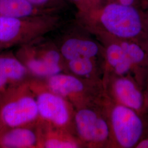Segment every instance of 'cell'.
<instances>
[{"label": "cell", "mask_w": 148, "mask_h": 148, "mask_svg": "<svg viewBox=\"0 0 148 148\" xmlns=\"http://www.w3.org/2000/svg\"><path fill=\"white\" fill-rule=\"evenodd\" d=\"M1 101L0 120L9 128L25 126L39 116L35 97L29 82L22 83L5 93Z\"/></svg>", "instance_id": "1"}, {"label": "cell", "mask_w": 148, "mask_h": 148, "mask_svg": "<svg viewBox=\"0 0 148 148\" xmlns=\"http://www.w3.org/2000/svg\"><path fill=\"white\" fill-rule=\"evenodd\" d=\"M49 25L45 16L29 18L0 16V47L31 43Z\"/></svg>", "instance_id": "2"}, {"label": "cell", "mask_w": 148, "mask_h": 148, "mask_svg": "<svg viewBox=\"0 0 148 148\" xmlns=\"http://www.w3.org/2000/svg\"><path fill=\"white\" fill-rule=\"evenodd\" d=\"M101 21L108 32L123 38L136 37L143 30V16L134 6L120 3L106 5L102 11Z\"/></svg>", "instance_id": "3"}, {"label": "cell", "mask_w": 148, "mask_h": 148, "mask_svg": "<svg viewBox=\"0 0 148 148\" xmlns=\"http://www.w3.org/2000/svg\"><path fill=\"white\" fill-rule=\"evenodd\" d=\"M114 134L122 147L130 148L136 145L143 131V124L134 110L123 105L114 107L111 112Z\"/></svg>", "instance_id": "4"}, {"label": "cell", "mask_w": 148, "mask_h": 148, "mask_svg": "<svg viewBox=\"0 0 148 148\" xmlns=\"http://www.w3.org/2000/svg\"><path fill=\"white\" fill-rule=\"evenodd\" d=\"M30 89L35 97L39 116L58 127H63L70 120V111L63 97L49 90H41L38 84L29 82Z\"/></svg>", "instance_id": "5"}, {"label": "cell", "mask_w": 148, "mask_h": 148, "mask_svg": "<svg viewBox=\"0 0 148 148\" xmlns=\"http://www.w3.org/2000/svg\"><path fill=\"white\" fill-rule=\"evenodd\" d=\"M75 121L77 132L85 141L101 143L109 137V128L107 122L91 109L79 110L76 114Z\"/></svg>", "instance_id": "6"}, {"label": "cell", "mask_w": 148, "mask_h": 148, "mask_svg": "<svg viewBox=\"0 0 148 148\" xmlns=\"http://www.w3.org/2000/svg\"><path fill=\"white\" fill-rule=\"evenodd\" d=\"M28 73L21 60L11 56H0V94L21 84Z\"/></svg>", "instance_id": "7"}, {"label": "cell", "mask_w": 148, "mask_h": 148, "mask_svg": "<svg viewBox=\"0 0 148 148\" xmlns=\"http://www.w3.org/2000/svg\"><path fill=\"white\" fill-rule=\"evenodd\" d=\"M38 143L36 133L27 126L11 128L2 134L0 137L1 148H35Z\"/></svg>", "instance_id": "8"}, {"label": "cell", "mask_w": 148, "mask_h": 148, "mask_svg": "<svg viewBox=\"0 0 148 148\" xmlns=\"http://www.w3.org/2000/svg\"><path fill=\"white\" fill-rule=\"evenodd\" d=\"M24 49L23 64L28 71L38 77H49L60 73L62 69L60 64L48 61L35 53L28 44Z\"/></svg>", "instance_id": "9"}, {"label": "cell", "mask_w": 148, "mask_h": 148, "mask_svg": "<svg viewBox=\"0 0 148 148\" xmlns=\"http://www.w3.org/2000/svg\"><path fill=\"white\" fill-rule=\"evenodd\" d=\"M45 8L37 7L27 0H0V16L29 18L45 16Z\"/></svg>", "instance_id": "10"}, {"label": "cell", "mask_w": 148, "mask_h": 148, "mask_svg": "<svg viewBox=\"0 0 148 148\" xmlns=\"http://www.w3.org/2000/svg\"><path fill=\"white\" fill-rule=\"evenodd\" d=\"M47 85L49 90L64 98L79 93L85 87L77 77L60 73L48 77Z\"/></svg>", "instance_id": "11"}, {"label": "cell", "mask_w": 148, "mask_h": 148, "mask_svg": "<svg viewBox=\"0 0 148 148\" xmlns=\"http://www.w3.org/2000/svg\"><path fill=\"white\" fill-rule=\"evenodd\" d=\"M99 48L95 42L86 40L72 38L64 42L61 54L68 61L78 58L92 59L97 55Z\"/></svg>", "instance_id": "12"}, {"label": "cell", "mask_w": 148, "mask_h": 148, "mask_svg": "<svg viewBox=\"0 0 148 148\" xmlns=\"http://www.w3.org/2000/svg\"><path fill=\"white\" fill-rule=\"evenodd\" d=\"M114 89L121 104L133 110L141 108L143 97L132 81L126 78H120L115 81Z\"/></svg>", "instance_id": "13"}, {"label": "cell", "mask_w": 148, "mask_h": 148, "mask_svg": "<svg viewBox=\"0 0 148 148\" xmlns=\"http://www.w3.org/2000/svg\"><path fill=\"white\" fill-rule=\"evenodd\" d=\"M69 67L74 74L79 76H87L93 71V64L91 59L78 58L69 61Z\"/></svg>", "instance_id": "14"}, {"label": "cell", "mask_w": 148, "mask_h": 148, "mask_svg": "<svg viewBox=\"0 0 148 148\" xmlns=\"http://www.w3.org/2000/svg\"><path fill=\"white\" fill-rule=\"evenodd\" d=\"M42 146L47 148H76L78 147L77 144L73 140L61 137L57 135L48 136L43 142Z\"/></svg>", "instance_id": "15"}, {"label": "cell", "mask_w": 148, "mask_h": 148, "mask_svg": "<svg viewBox=\"0 0 148 148\" xmlns=\"http://www.w3.org/2000/svg\"><path fill=\"white\" fill-rule=\"evenodd\" d=\"M128 58L121 45L112 44L106 50V58L111 67L115 68L119 64Z\"/></svg>", "instance_id": "16"}, {"label": "cell", "mask_w": 148, "mask_h": 148, "mask_svg": "<svg viewBox=\"0 0 148 148\" xmlns=\"http://www.w3.org/2000/svg\"><path fill=\"white\" fill-rule=\"evenodd\" d=\"M123 50L133 64L139 63L145 57V53L143 49L134 43L123 42L120 44Z\"/></svg>", "instance_id": "17"}, {"label": "cell", "mask_w": 148, "mask_h": 148, "mask_svg": "<svg viewBox=\"0 0 148 148\" xmlns=\"http://www.w3.org/2000/svg\"><path fill=\"white\" fill-rule=\"evenodd\" d=\"M32 4L37 7L45 8L46 6H48L52 3L54 0H27Z\"/></svg>", "instance_id": "18"}, {"label": "cell", "mask_w": 148, "mask_h": 148, "mask_svg": "<svg viewBox=\"0 0 148 148\" xmlns=\"http://www.w3.org/2000/svg\"><path fill=\"white\" fill-rule=\"evenodd\" d=\"M119 3L126 6H133L136 0H119Z\"/></svg>", "instance_id": "19"}, {"label": "cell", "mask_w": 148, "mask_h": 148, "mask_svg": "<svg viewBox=\"0 0 148 148\" xmlns=\"http://www.w3.org/2000/svg\"><path fill=\"white\" fill-rule=\"evenodd\" d=\"M138 148H148V139L143 140L137 145Z\"/></svg>", "instance_id": "20"}, {"label": "cell", "mask_w": 148, "mask_h": 148, "mask_svg": "<svg viewBox=\"0 0 148 148\" xmlns=\"http://www.w3.org/2000/svg\"><path fill=\"white\" fill-rule=\"evenodd\" d=\"M0 133H1V127H0ZM1 134H0V137H1Z\"/></svg>", "instance_id": "21"}, {"label": "cell", "mask_w": 148, "mask_h": 148, "mask_svg": "<svg viewBox=\"0 0 148 148\" xmlns=\"http://www.w3.org/2000/svg\"><path fill=\"white\" fill-rule=\"evenodd\" d=\"M74 1H79V0H74Z\"/></svg>", "instance_id": "22"}, {"label": "cell", "mask_w": 148, "mask_h": 148, "mask_svg": "<svg viewBox=\"0 0 148 148\" xmlns=\"http://www.w3.org/2000/svg\"><path fill=\"white\" fill-rule=\"evenodd\" d=\"M0 102H1V99H0Z\"/></svg>", "instance_id": "23"}]
</instances>
